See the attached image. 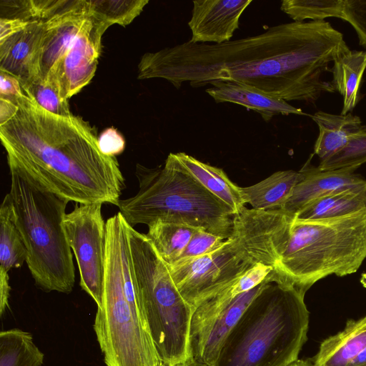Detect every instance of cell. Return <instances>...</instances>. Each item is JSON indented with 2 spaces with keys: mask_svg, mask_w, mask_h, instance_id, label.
Returning a JSON list of instances; mask_svg holds the SVG:
<instances>
[{
  "mask_svg": "<svg viewBox=\"0 0 366 366\" xmlns=\"http://www.w3.org/2000/svg\"><path fill=\"white\" fill-rule=\"evenodd\" d=\"M27 251L24 238L15 222L9 194L0 207V272L9 273L21 267L26 261Z\"/></svg>",
  "mask_w": 366,
  "mask_h": 366,
  "instance_id": "cell-24",
  "label": "cell"
},
{
  "mask_svg": "<svg viewBox=\"0 0 366 366\" xmlns=\"http://www.w3.org/2000/svg\"><path fill=\"white\" fill-rule=\"evenodd\" d=\"M30 23L9 18H0V43L24 30Z\"/></svg>",
  "mask_w": 366,
  "mask_h": 366,
  "instance_id": "cell-37",
  "label": "cell"
},
{
  "mask_svg": "<svg viewBox=\"0 0 366 366\" xmlns=\"http://www.w3.org/2000/svg\"><path fill=\"white\" fill-rule=\"evenodd\" d=\"M98 145L105 155L116 157L125 148V140L122 134L114 127L105 129L98 136Z\"/></svg>",
  "mask_w": 366,
  "mask_h": 366,
  "instance_id": "cell-35",
  "label": "cell"
},
{
  "mask_svg": "<svg viewBox=\"0 0 366 366\" xmlns=\"http://www.w3.org/2000/svg\"><path fill=\"white\" fill-rule=\"evenodd\" d=\"M305 295L267 283L225 340L212 366H288L307 340Z\"/></svg>",
  "mask_w": 366,
  "mask_h": 366,
  "instance_id": "cell-5",
  "label": "cell"
},
{
  "mask_svg": "<svg viewBox=\"0 0 366 366\" xmlns=\"http://www.w3.org/2000/svg\"><path fill=\"white\" fill-rule=\"evenodd\" d=\"M14 102L16 116L0 126L7 163L69 202L117 206L125 179L117 158L100 151L96 129L48 112L27 92Z\"/></svg>",
  "mask_w": 366,
  "mask_h": 366,
  "instance_id": "cell-2",
  "label": "cell"
},
{
  "mask_svg": "<svg viewBox=\"0 0 366 366\" xmlns=\"http://www.w3.org/2000/svg\"><path fill=\"white\" fill-rule=\"evenodd\" d=\"M91 13L109 26L119 24L125 26L140 14L148 0H90Z\"/></svg>",
  "mask_w": 366,
  "mask_h": 366,
  "instance_id": "cell-31",
  "label": "cell"
},
{
  "mask_svg": "<svg viewBox=\"0 0 366 366\" xmlns=\"http://www.w3.org/2000/svg\"><path fill=\"white\" fill-rule=\"evenodd\" d=\"M147 226L146 236L168 266L179 260L197 228L161 220L153 222Z\"/></svg>",
  "mask_w": 366,
  "mask_h": 366,
  "instance_id": "cell-25",
  "label": "cell"
},
{
  "mask_svg": "<svg viewBox=\"0 0 366 366\" xmlns=\"http://www.w3.org/2000/svg\"><path fill=\"white\" fill-rule=\"evenodd\" d=\"M302 178L300 171H279L254 185L240 187V192L244 203L249 204L252 209H277L287 201Z\"/></svg>",
  "mask_w": 366,
  "mask_h": 366,
  "instance_id": "cell-22",
  "label": "cell"
},
{
  "mask_svg": "<svg viewBox=\"0 0 366 366\" xmlns=\"http://www.w3.org/2000/svg\"><path fill=\"white\" fill-rule=\"evenodd\" d=\"M102 204H76L63 220L64 233L77 263L79 285L97 307L102 302L105 267L106 222Z\"/></svg>",
  "mask_w": 366,
  "mask_h": 366,
  "instance_id": "cell-10",
  "label": "cell"
},
{
  "mask_svg": "<svg viewBox=\"0 0 366 366\" xmlns=\"http://www.w3.org/2000/svg\"><path fill=\"white\" fill-rule=\"evenodd\" d=\"M366 209V189L344 190L315 199L295 215L302 219H317L347 215Z\"/></svg>",
  "mask_w": 366,
  "mask_h": 366,
  "instance_id": "cell-26",
  "label": "cell"
},
{
  "mask_svg": "<svg viewBox=\"0 0 366 366\" xmlns=\"http://www.w3.org/2000/svg\"><path fill=\"white\" fill-rule=\"evenodd\" d=\"M269 280L238 295L218 315L190 335L192 357L196 361L212 366L227 336L248 306Z\"/></svg>",
  "mask_w": 366,
  "mask_h": 366,
  "instance_id": "cell-13",
  "label": "cell"
},
{
  "mask_svg": "<svg viewBox=\"0 0 366 366\" xmlns=\"http://www.w3.org/2000/svg\"><path fill=\"white\" fill-rule=\"evenodd\" d=\"M21 89L29 92L48 112L62 117L73 115L68 99L62 94L61 84L56 74L49 73L45 77L38 76L29 85L21 86Z\"/></svg>",
  "mask_w": 366,
  "mask_h": 366,
  "instance_id": "cell-29",
  "label": "cell"
},
{
  "mask_svg": "<svg viewBox=\"0 0 366 366\" xmlns=\"http://www.w3.org/2000/svg\"><path fill=\"white\" fill-rule=\"evenodd\" d=\"M19 110L18 105L6 99L0 98V126L13 119Z\"/></svg>",
  "mask_w": 366,
  "mask_h": 366,
  "instance_id": "cell-39",
  "label": "cell"
},
{
  "mask_svg": "<svg viewBox=\"0 0 366 366\" xmlns=\"http://www.w3.org/2000/svg\"><path fill=\"white\" fill-rule=\"evenodd\" d=\"M43 362L31 333L16 328L0 332V366H42Z\"/></svg>",
  "mask_w": 366,
  "mask_h": 366,
  "instance_id": "cell-27",
  "label": "cell"
},
{
  "mask_svg": "<svg viewBox=\"0 0 366 366\" xmlns=\"http://www.w3.org/2000/svg\"><path fill=\"white\" fill-rule=\"evenodd\" d=\"M137 194L117 207L132 227L161 220L202 228L225 239L232 234L234 213L183 169L170 153L163 167L136 166Z\"/></svg>",
  "mask_w": 366,
  "mask_h": 366,
  "instance_id": "cell-8",
  "label": "cell"
},
{
  "mask_svg": "<svg viewBox=\"0 0 366 366\" xmlns=\"http://www.w3.org/2000/svg\"><path fill=\"white\" fill-rule=\"evenodd\" d=\"M365 258L366 209L326 219H302L295 214L271 277L305 295L329 275L356 272Z\"/></svg>",
  "mask_w": 366,
  "mask_h": 366,
  "instance_id": "cell-6",
  "label": "cell"
},
{
  "mask_svg": "<svg viewBox=\"0 0 366 366\" xmlns=\"http://www.w3.org/2000/svg\"><path fill=\"white\" fill-rule=\"evenodd\" d=\"M365 69L366 50L350 49L333 61V66L330 70L332 74L331 82L343 97L341 114H349L360 100L361 81Z\"/></svg>",
  "mask_w": 366,
  "mask_h": 366,
  "instance_id": "cell-23",
  "label": "cell"
},
{
  "mask_svg": "<svg viewBox=\"0 0 366 366\" xmlns=\"http://www.w3.org/2000/svg\"><path fill=\"white\" fill-rule=\"evenodd\" d=\"M293 216L280 209L245 207L234 216L232 234L221 248L167 265L182 297L194 309L257 264L274 268L285 247Z\"/></svg>",
  "mask_w": 366,
  "mask_h": 366,
  "instance_id": "cell-4",
  "label": "cell"
},
{
  "mask_svg": "<svg viewBox=\"0 0 366 366\" xmlns=\"http://www.w3.org/2000/svg\"><path fill=\"white\" fill-rule=\"evenodd\" d=\"M366 163V132L353 135L345 147L317 167L321 171L352 169L356 170Z\"/></svg>",
  "mask_w": 366,
  "mask_h": 366,
  "instance_id": "cell-32",
  "label": "cell"
},
{
  "mask_svg": "<svg viewBox=\"0 0 366 366\" xmlns=\"http://www.w3.org/2000/svg\"><path fill=\"white\" fill-rule=\"evenodd\" d=\"M225 241L224 238L208 232L202 228H196L179 260L211 254L221 248Z\"/></svg>",
  "mask_w": 366,
  "mask_h": 366,
  "instance_id": "cell-33",
  "label": "cell"
},
{
  "mask_svg": "<svg viewBox=\"0 0 366 366\" xmlns=\"http://www.w3.org/2000/svg\"><path fill=\"white\" fill-rule=\"evenodd\" d=\"M22 94L23 91L18 79L0 70V98L14 102Z\"/></svg>",
  "mask_w": 366,
  "mask_h": 366,
  "instance_id": "cell-36",
  "label": "cell"
},
{
  "mask_svg": "<svg viewBox=\"0 0 366 366\" xmlns=\"http://www.w3.org/2000/svg\"><path fill=\"white\" fill-rule=\"evenodd\" d=\"M8 166L11 176L8 194L35 285L46 292L69 294L75 284L73 255L63 227L69 201L21 168L13 164Z\"/></svg>",
  "mask_w": 366,
  "mask_h": 366,
  "instance_id": "cell-7",
  "label": "cell"
},
{
  "mask_svg": "<svg viewBox=\"0 0 366 366\" xmlns=\"http://www.w3.org/2000/svg\"><path fill=\"white\" fill-rule=\"evenodd\" d=\"M205 92L216 103H232L259 113L265 122L277 115H307L287 101L270 96L249 85L233 81H219Z\"/></svg>",
  "mask_w": 366,
  "mask_h": 366,
  "instance_id": "cell-18",
  "label": "cell"
},
{
  "mask_svg": "<svg viewBox=\"0 0 366 366\" xmlns=\"http://www.w3.org/2000/svg\"><path fill=\"white\" fill-rule=\"evenodd\" d=\"M342 20L352 25L366 49V0H344Z\"/></svg>",
  "mask_w": 366,
  "mask_h": 366,
  "instance_id": "cell-34",
  "label": "cell"
},
{
  "mask_svg": "<svg viewBox=\"0 0 366 366\" xmlns=\"http://www.w3.org/2000/svg\"><path fill=\"white\" fill-rule=\"evenodd\" d=\"M350 50L343 34L328 21L284 23L259 34L222 44L189 40L147 52L137 79H163L179 89L219 81L255 87L287 102H315L335 89L322 76L329 64Z\"/></svg>",
  "mask_w": 366,
  "mask_h": 366,
  "instance_id": "cell-1",
  "label": "cell"
},
{
  "mask_svg": "<svg viewBox=\"0 0 366 366\" xmlns=\"http://www.w3.org/2000/svg\"><path fill=\"white\" fill-rule=\"evenodd\" d=\"M311 117L319 128L314 154L320 162L345 147L353 135L366 132V125L362 124L360 118L350 113L343 115L319 111Z\"/></svg>",
  "mask_w": 366,
  "mask_h": 366,
  "instance_id": "cell-21",
  "label": "cell"
},
{
  "mask_svg": "<svg viewBox=\"0 0 366 366\" xmlns=\"http://www.w3.org/2000/svg\"><path fill=\"white\" fill-rule=\"evenodd\" d=\"M11 291L9 273L0 272V315L2 316L9 307Z\"/></svg>",
  "mask_w": 366,
  "mask_h": 366,
  "instance_id": "cell-38",
  "label": "cell"
},
{
  "mask_svg": "<svg viewBox=\"0 0 366 366\" xmlns=\"http://www.w3.org/2000/svg\"><path fill=\"white\" fill-rule=\"evenodd\" d=\"M44 22H31L24 30L0 43V70L15 76L21 86L39 76Z\"/></svg>",
  "mask_w": 366,
  "mask_h": 366,
  "instance_id": "cell-16",
  "label": "cell"
},
{
  "mask_svg": "<svg viewBox=\"0 0 366 366\" xmlns=\"http://www.w3.org/2000/svg\"><path fill=\"white\" fill-rule=\"evenodd\" d=\"M127 224L119 212L106 222L102 302L94 330L107 366H164L137 295Z\"/></svg>",
  "mask_w": 366,
  "mask_h": 366,
  "instance_id": "cell-3",
  "label": "cell"
},
{
  "mask_svg": "<svg viewBox=\"0 0 366 366\" xmlns=\"http://www.w3.org/2000/svg\"><path fill=\"white\" fill-rule=\"evenodd\" d=\"M127 233L135 289L150 334L164 366H177L192 357L193 309L146 234L129 224Z\"/></svg>",
  "mask_w": 366,
  "mask_h": 366,
  "instance_id": "cell-9",
  "label": "cell"
},
{
  "mask_svg": "<svg viewBox=\"0 0 366 366\" xmlns=\"http://www.w3.org/2000/svg\"><path fill=\"white\" fill-rule=\"evenodd\" d=\"M300 171L303 178L280 208L290 214H296L310 202L332 193L366 189V179L352 169L321 171L307 163Z\"/></svg>",
  "mask_w": 366,
  "mask_h": 366,
  "instance_id": "cell-15",
  "label": "cell"
},
{
  "mask_svg": "<svg viewBox=\"0 0 366 366\" xmlns=\"http://www.w3.org/2000/svg\"><path fill=\"white\" fill-rule=\"evenodd\" d=\"M344 0H283L280 9L294 21L342 19Z\"/></svg>",
  "mask_w": 366,
  "mask_h": 366,
  "instance_id": "cell-30",
  "label": "cell"
},
{
  "mask_svg": "<svg viewBox=\"0 0 366 366\" xmlns=\"http://www.w3.org/2000/svg\"><path fill=\"white\" fill-rule=\"evenodd\" d=\"M252 0H197L193 1L188 26L192 43L215 44L229 41L239 29V19Z\"/></svg>",
  "mask_w": 366,
  "mask_h": 366,
  "instance_id": "cell-12",
  "label": "cell"
},
{
  "mask_svg": "<svg viewBox=\"0 0 366 366\" xmlns=\"http://www.w3.org/2000/svg\"><path fill=\"white\" fill-rule=\"evenodd\" d=\"M90 15L89 1L73 0L45 21L40 56L41 77H45L66 55Z\"/></svg>",
  "mask_w": 366,
  "mask_h": 366,
  "instance_id": "cell-14",
  "label": "cell"
},
{
  "mask_svg": "<svg viewBox=\"0 0 366 366\" xmlns=\"http://www.w3.org/2000/svg\"><path fill=\"white\" fill-rule=\"evenodd\" d=\"M177 366H206L205 365L200 363L195 360H194L192 357L187 361L179 364Z\"/></svg>",
  "mask_w": 366,
  "mask_h": 366,
  "instance_id": "cell-40",
  "label": "cell"
},
{
  "mask_svg": "<svg viewBox=\"0 0 366 366\" xmlns=\"http://www.w3.org/2000/svg\"><path fill=\"white\" fill-rule=\"evenodd\" d=\"M172 154L183 169L229 206L234 215L245 207L240 187L233 183L222 169L204 163L184 152Z\"/></svg>",
  "mask_w": 366,
  "mask_h": 366,
  "instance_id": "cell-20",
  "label": "cell"
},
{
  "mask_svg": "<svg viewBox=\"0 0 366 366\" xmlns=\"http://www.w3.org/2000/svg\"><path fill=\"white\" fill-rule=\"evenodd\" d=\"M288 366H313L311 361L297 360Z\"/></svg>",
  "mask_w": 366,
  "mask_h": 366,
  "instance_id": "cell-41",
  "label": "cell"
},
{
  "mask_svg": "<svg viewBox=\"0 0 366 366\" xmlns=\"http://www.w3.org/2000/svg\"><path fill=\"white\" fill-rule=\"evenodd\" d=\"M73 0H1L0 18L18 19L27 22H45L66 7Z\"/></svg>",
  "mask_w": 366,
  "mask_h": 366,
  "instance_id": "cell-28",
  "label": "cell"
},
{
  "mask_svg": "<svg viewBox=\"0 0 366 366\" xmlns=\"http://www.w3.org/2000/svg\"><path fill=\"white\" fill-rule=\"evenodd\" d=\"M311 362L313 366H366V315L348 320L342 331L325 339Z\"/></svg>",
  "mask_w": 366,
  "mask_h": 366,
  "instance_id": "cell-17",
  "label": "cell"
},
{
  "mask_svg": "<svg viewBox=\"0 0 366 366\" xmlns=\"http://www.w3.org/2000/svg\"><path fill=\"white\" fill-rule=\"evenodd\" d=\"M274 268L258 263L238 279L201 301L194 309L190 335L228 307L240 294L250 290L265 280L271 282Z\"/></svg>",
  "mask_w": 366,
  "mask_h": 366,
  "instance_id": "cell-19",
  "label": "cell"
},
{
  "mask_svg": "<svg viewBox=\"0 0 366 366\" xmlns=\"http://www.w3.org/2000/svg\"><path fill=\"white\" fill-rule=\"evenodd\" d=\"M108 27L90 11L66 55L49 71L58 76L65 99H69L79 92L94 77L101 54L102 38Z\"/></svg>",
  "mask_w": 366,
  "mask_h": 366,
  "instance_id": "cell-11",
  "label": "cell"
}]
</instances>
